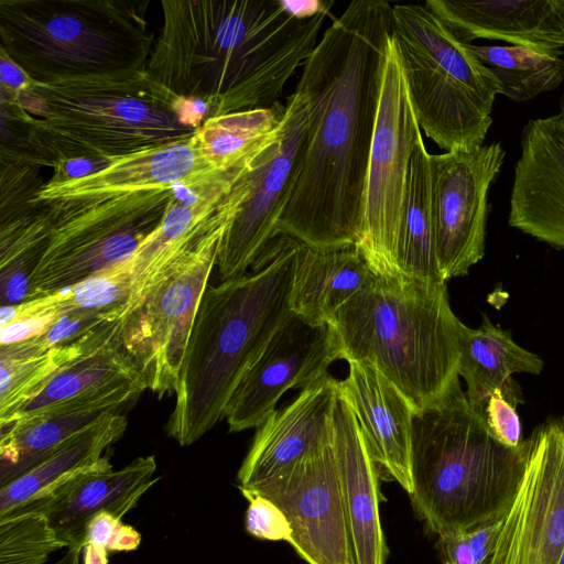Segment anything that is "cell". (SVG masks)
I'll return each instance as SVG.
<instances>
[{"label": "cell", "instance_id": "obj_1", "mask_svg": "<svg viewBox=\"0 0 564 564\" xmlns=\"http://www.w3.org/2000/svg\"><path fill=\"white\" fill-rule=\"evenodd\" d=\"M392 6L354 0L333 19L296 85L308 105L306 143L276 234L313 248L356 246Z\"/></svg>", "mask_w": 564, "mask_h": 564}, {"label": "cell", "instance_id": "obj_2", "mask_svg": "<svg viewBox=\"0 0 564 564\" xmlns=\"http://www.w3.org/2000/svg\"><path fill=\"white\" fill-rule=\"evenodd\" d=\"M334 1L163 0L147 75L209 117L269 108L318 43Z\"/></svg>", "mask_w": 564, "mask_h": 564}, {"label": "cell", "instance_id": "obj_3", "mask_svg": "<svg viewBox=\"0 0 564 564\" xmlns=\"http://www.w3.org/2000/svg\"><path fill=\"white\" fill-rule=\"evenodd\" d=\"M2 118L21 132L1 160L54 169L72 159H116L188 139L174 100L147 72L59 80L1 95Z\"/></svg>", "mask_w": 564, "mask_h": 564}, {"label": "cell", "instance_id": "obj_4", "mask_svg": "<svg viewBox=\"0 0 564 564\" xmlns=\"http://www.w3.org/2000/svg\"><path fill=\"white\" fill-rule=\"evenodd\" d=\"M299 243L279 235L253 263L252 272L205 290L167 424L169 435L181 446L197 442L225 417L242 378L292 313Z\"/></svg>", "mask_w": 564, "mask_h": 564}, {"label": "cell", "instance_id": "obj_5", "mask_svg": "<svg viewBox=\"0 0 564 564\" xmlns=\"http://www.w3.org/2000/svg\"><path fill=\"white\" fill-rule=\"evenodd\" d=\"M460 324L446 282L376 274L332 323L343 359L373 365L415 415L438 408L460 386Z\"/></svg>", "mask_w": 564, "mask_h": 564}, {"label": "cell", "instance_id": "obj_6", "mask_svg": "<svg viewBox=\"0 0 564 564\" xmlns=\"http://www.w3.org/2000/svg\"><path fill=\"white\" fill-rule=\"evenodd\" d=\"M530 438L500 443L457 387L413 417L412 508L437 536L501 520L521 481Z\"/></svg>", "mask_w": 564, "mask_h": 564}, {"label": "cell", "instance_id": "obj_7", "mask_svg": "<svg viewBox=\"0 0 564 564\" xmlns=\"http://www.w3.org/2000/svg\"><path fill=\"white\" fill-rule=\"evenodd\" d=\"M149 1L0 0V51L33 80L147 72Z\"/></svg>", "mask_w": 564, "mask_h": 564}, {"label": "cell", "instance_id": "obj_8", "mask_svg": "<svg viewBox=\"0 0 564 564\" xmlns=\"http://www.w3.org/2000/svg\"><path fill=\"white\" fill-rule=\"evenodd\" d=\"M395 41L420 129L440 149L484 145L502 86L425 3L392 6Z\"/></svg>", "mask_w": 564, "mask_h": 564}, {"label": "cell", "instance_id": "obj_9", "mask_svg": "<svg viewBox=\"0 0 564 564\" xmlns=\"http://www.w3.org/2000/svg\"><path fill=\"white\" fill-rule=\"evenodd\" d=\"M251 188L239 182L232 199L197 247L152 286L141 304L120 321L121 348L158 395L176 391L187 344L209 275L228 228Z\"/></svg>", "mask_w": 564, "mask_h": 564}, {"label": "cell", "instance_id": "obj_10", "mask_svg": "<svg viewBox=\"0 0 564 564\" xmlns=\"http://www.w3.org/2000/svg\"><path fill=\"white\" fill-rule=\"evenodd\" d=\"M421 129L391 34L366 177L359 249L376 275L399 276L397 248L410 160Z\"/></svg>", "mask_w": 564, "mask_h": 564}, {"label": "cell", "instance_id": "obj_11", "mask_svg": "<svg viewBox=\"0 0 564 564\" xmlns=\"http://www.w3.org/2000/svg\"><path fill=\"white\" fill-rule=\"evenodd\" d=\"M226 173L231 172L218 171L205 162L188 138L112 159L106 167L83 177L47 181L32 204L43 207L55 223L80 214L135 206L177 182L202 184Z\"/></svg>", "mask_w": 564, "mask_h": 564}, {"label": "cell", "instance_id": "obj_12", "mask_svg": "<svg viewBox=\"0 0 564 564\" xmlns=\"http://www.w3.org/2000/svg\"><path fill=\"white\" fill-rule=\"evenodd\" d=\"M505 156L500 142L430 154L435 252L446 282L468 274L485 254L488 193Z\"/></svg>", "mask_w": 564, "mask_h": 564}, {"label": "cell", "instance_id": "obj_13", "mask_svg": "<svg viewBox=\"0 0 564 564\" xmlns=\"http://www.w3.org/2000/svg\"><path fill=\"white\" fill-rule=\"evenodd\" d=\"M488 564H558L564 549V415L534 430Z\"/></svg>", "mask_w": 564, "mask_h": 564}, {"label": "cell", "instance_id": "obj_14", "mask_svg": "<svg viewBox=\"0 0 564 564\" xmlns=\"http://www.w3.org/2000/svg\"><path fill=\"white\" fill-rule=\"evenodd\" d=\"M286 516L289 544L307 564H352L347 520L333 442L250 489Z\"/></svg>", "mask_w": 564, "mask_h": 564}, {"label": "cell", "instance_id": "obj_15", "mask_svg": "<svg viewBox=\"0 0 564 564\" xmlns=\"http://www.w3.org/2000/svg\"><path fill=\"white\" fill-rule=\"evenodd\" d=\"M284 105L278 144L253 171L249 195L224 238L217 261L221 281L246 273L278 236V224L300 170L308 124V105L301 91L295 89Z\"/></svg>", "mask_w": 564, "mask_h": 564}, {"label": "cell", "instance_id": "obj_16", "mask_svg": "<svg viewBox=\"0 0 564 564\" xmlns=\"http://www.w3.org/2000/svg\"><path fill=\"white\" fill-rule=\"evenodd\" d=\"M337 359L343 351L334 326L313 325L291 313L234 392L225 414L229 431L259 427L286 390L317 382Z\"/></svg>", "mask_w": 564, "mask_h": 564}, {"label": "cell", "instance_id": "obj_17", "mask_svg": "<svg viewBox=\"0 0 564 564\" xmlns=\"http://www.w3.org/2000/svg\"><path fill=\"white\" fill-rule=\"evenodd\" d=\"M514 165L509 225L564 249V115L527 122Z\"/></svg>", "mask_w": 564, "mask_h": 564}, {"label": "cell", "instance_id": "obj_18", "mask_svg": "<svg viewBox=\"0 0 564 564\" xmlns=\"http://www.w3.org/2000/svg\"><path fill=\"white\" fill-rule=\"evenodd\" d=\"M156 467L154 455L137 457L117 470L101 457L47 496L11 512H41L66 547L84 546L87 522L100 512L123 519L159 480L153 478Z\"/></svg>", "mask_w": 564, "mask_h": 564}, {"label": "cell", "instance_id": "obj_19", "mask_svg": "<svg viewBox=\"0 0 564 564\" xmlns=\"http://www.w3.org/2000/svg\"><path fill=\"white\" fill-rule=\"evenodd\" d=\"M339 381L330 375L302 389L258 427L238 470V488L250 489L333 442Z\"/></svg>", "mask_w": 564, "mask_h": 564}, {"label": "cell", "instance_id": "obj_20", "mask_svg": "<svg viewBox=\"0 0 564 564\" xmlns=\"http://www.w3.org/2000/svg\"><path fill=\"white\" fill-rule=\"evenodd\" d=\"M340 393L354 411L372 459L410 495L413 408L398 388L369 362L348 361Z\"/></svg>", "mask_w": 564, "mask_h": 564}, {"label": "cell", "instance_id": "obj_21", "mask_svg": "<svg viewBox=\"0 0 564 564\" xmlns=\"http://www.w3.org/2000/svg\"><path fill=\"white\" fill-rule=\"evenodd\" d=\"M333 451L352 564H386L388 547L379 512V466L340 389L333 414Z\"/></svg>", "mask_w": 564, "mask_h": 564}, {"label": "cell", "instance_id": "obj_22", "mask_svg": "<svg viewBox=\"0 0 564 564\" xmlns=\"http://www.w3.org/2000/svg\"><path fill=\"white\" fill-rule=\"evenodd\" d=\"M462 43L499 40L543 50L564 47V0H426Z\"/></svg>", "mask_w": 564, "mask_h": 564}, {"label": "cell", "instance_id": "obj_23", "mask_svg": "<svg viewBox=\"0 0 564 564\" xmlns=\"http://www.w3.org/2000/svg\"><path fill=\"white\" fill-rule=\"evenodd\" d=\"M236 186L195 206L181 204L172 196L160 224L131 257L132 286L121 319L141 304L163 274L197 247L229 206Z\"/></svg>", "mask_w": 564, "mask_h": 564}, {"label": "cell", "instance_id": "obj_24", "mask_svg": "<svg viewBox=\"0 0 564 564\" xmlns=\"http://www.w3.org/2000/svg\"><path fill=\"white\" fill-rule=\"evenodd\" d=\"M356 246L318 249L299 243L290 306L313 325L332 324L337 312L372 278Z\"/></svg>", "mask_w": 564, "mask_h": 564}, {"label": "cell", "instance_id": "obj_25", "mask_svg": "<svg viewBox=\"0 0 564 564\" xmlns=\"http://www.w3.org/2000/svg\"><path fill=\"white\" fill-rule=\"evenodd\" d=\"M459 351L458 373L467 384L466 397L478 413L496 391H503L518 405L522 403L521 389L512 376L539 375L544 367L536 354L516 344L511 334L494 325L486 314L478 328L460 324Z\"/></svg>", "mask_w": 564, "mask_h": 564}, {"label": "cell", "instance_id": "obj_26", "mask_svg": "<svg viewBox=\"0 0 564 564\" xmlns=\"http://www.w3.org/2000/svg\"><path fill=\"white\" fill-rule=\"evenodd\" d=\"M126 429L127 419L117 411L109 412L64 441L32 468L0 487V517L47 496L74 475L94 465Z\"/></svg>", "mask_w": 564, "mask_h": 564}, {"label": "cell", "instance_id": "obj_27", "mask_svg": "<svg viewBox=\"0 0 564 564\" xmlns=\"http://www.w3.org/2000/svg\"><path fill=\"white\" fill-rule=\"evenodd\" d=\"M109 412L116 410L97 402L74 401L0 424V487Z\"/></svg>", "mask_w": 564, "mask_h": 564}, {"label": "cell", "instance_id": "obj_28", "mask_svg": "<svg viewBox=\"0 0 564 564\" xmlns=\"http://www.w3.org/2000/svg\"><path fill=\"white\" fill-rule=\"evenodd\" d=\"M285 105L274 104L206 119L191 137L198 155L214 169L235 172L269 154L278 143Z\"/></svg>", "mask_w": 564, "mask_h": 564}, {"label": "cell", "instance_id": "obj_29", "mask_svg": "<svg viewBox=\"0 0 564 564\" xmlns=\"http://www.w3.org/2000/svg\"><path fill=\"white\" fill-rule=\"evenodd\" d=\"M144 381L121 348L119 335L57 370L43 389L0 424L10 423L76 399L115 391Z\"/></svg>", "mask_w": 564, "mask_h": 564}, {"label": "cell", "instance_id": "obj_30", "mask_svg": "<svg viewBox=\"0 0 564 564\" xmlns=\"http://www.w3.org/2000/svg\"><path fill=\"white\" fill-rule=\"evenodd\" d=\"M119 321L68 346L48 348L41 337L0 346V421L35 397L63 366L112 339Z\"/></svg>", "mask_w": 564, "mask_h": 564}, {"label": "cell", "instance_id": "obj_31", "mask_svg": "<svg viewBox=\"0 0 564 564\" xmlns=\"http://www.w3.org/2000/svg\"><path fill=\"white\" fill-rule=\"evenodd\" d=\"M397 267L400 275L426 283L446 282L441 273L434 243L431 209L430 153L422 134L410 160L403 215L398 238Z\"/></svg>", "mask_w": 564, "mask_h": 564}, {"label": "cell", "instance_id": "obj_32", "mask_svg": "<svg viewBox=\"0 0 564 564\" xmlns=\"http://www.w3.org/2000/svg\"><path fill=\"white\" fill-rule=\"evenodd\" d=\"M133 269L131 257L106 268L75 285L34 297L18 305L1 306L0 326L30 315L61 316L74 311H119L130 296Z\"/></svg>", "mask_w": 564, "mask_h": 564}, {"label": "cell", "instance_id": "obj_33", "mask_svg": "<svg viewBox=\"0 0 564 564\" xmlns=\"http://www.w3.org/2000/svg\"><path fill=\"white\" fill-rule=\"evenodd\" d=\"M471 53L502 86V95L527 101L557 89L564 82L563 50H543L521 45L468 44Z\"/></svg>", "mask_w": 564, "mask_h": 564}, {"label": "cell", "instance_id": "obj_34", "mask_svg": "<svg viewBox=\"0 0 564 564\" xmlns=\"http://www.w3.org/2000/svg\"><path fill=\"white\" fill-rule=\"evenodd\" d=\"M66 547L47 518L37 511H14L0 517V564H46Z\"/></svg>", "mask_w": 564, "mask_h": 564}, {"label": "cell", "instance_id": "obj_35", "mask_svg": "<svg viewBox=\"0 0 564 564\" xmlns=\"http://www.w3.org/2000/svg\"><path fill=\"white\" fill-rule=\"evenodd\" d=\"M37 166L22 161L1 160V216L0 225L8 224L40 207L32 204V198L43 185Z\"/></svg>", "mask_w": 564, "mask_h": 564}, {"label": "cell", "instance_id": "obj_36", "mask_svg": "<svg viewBox=\"0 0 564 564\" xmlns=\"http://www.w3.org/2000/svg\"><path fill=\"white\" fill-rule=\"evenodd\" d=\"M120 321L119 311H74L61 315L41 339L48 348L76 344L100 330L105 325Z\"/></svg>", "mask_w": 564, "mask_h": 564}, {"label": "cell", "instance_id": "obj_37", "mask_svg": "<svg viewBox=\"0 0 564 564\" xmlns=\"http://www.w3.org/2000/svg\"><path fill=\"white\" fill-rule=\"evenodd\" d=\"M243 497L249 501L245 520L247 532L260 540L289 543L292 529L284 512L265 497L259 495Z\"/></svg>", "mask_w": 564, "mask_h": 564}, {"label": "cell", "instance_id": "obj_38", "mask_svg": "<svg viewBox=\"0 0 564 564\" xmlns=\"http://www.w3.org/2000/svg\"><path fill=\"white\" fill-rule=\"evenodd\" d=\"M91 543L108 552H128L137 550L141 543V534L122 519L100 512L86 524L84 544Z\"/></svg>", "mask_w": 564, "mask_h": 564}, {"label": "cell", "instance_id": "obj_39", "mask_svg": "<svg viewBox=\"0 0 564 564\" xmlns=\"http://www.w3.org/2000/svg\"><path fill=\"white\" fill-rule=\"evenodd\" d=\"M517 408L516 403L505 397L503 391H496L479 412L495 438L508 447H518L524 441Z\"/></svg>", "mask_w": 564, "mask_h": 564}, {"label": "cell", "instance_id": "obj_40", "mask_svg": "<svg viewBox=\"0 0 564 564\" xmlns=\"http://www.w3.org/2000/svg\"><path fill=\"white\" fill-rule=\"evenodd\" d=\"M58 318L54 314L30 315L0 326L1 345L19 343L43 335Z\"/></svg>", "mask_w": 564, "mask_h": 564}, {"label": "cell", "instance_id": "obj_41", "mask_svg": "<svg viewBox=\"0 0 564 564\" xmlns=\"http://www.w3.org/2000/svg\"><path fill=\"white\" fill-rule=\"evenodd\" d=\"M502 520V519H501ZM501 520L465 531L476 564H488L499 533Z\"/></svg>", "mask_w": 564, "mask_h": 564}, {"label": "cell", "instance_id": "obj_42", "mask_svg": "<svg viewBox=\"0 0 564 564\" xmlns=\"http://www.w3.org/2000/svg\"><path fill=\"white\" fill-rule=\"evenodd\" d=\"M437 546L443 564H476L465 532L438 536Z\"/></svg>", "mask_w": 564, "mask_h": 564}, {"label": "cell", "instance_id": "obj_43", "mask_svg": "<svg viewBox=\"0 0 564 564\" xmlns=\"http://www.w3.org/2000/svg\"><path fill=\"white\" fill-rule=\"evenodd\" d=\"M112 160V159H111ZM109 159H72L63 161L53 169V176L50 182H63L72 178L83 177L106 167Z\"/></svg>", "mask_w": 564, "mask_h": 564}, {"label": "cell", "instance_id": "obj_44", "mask_svg": "<svg viewBox=\"0 0 564 564\" xmlns=\"http://www.w3.org/2000/svg\"><path fill=\"white\" fill-rule=\"evenodd\" d=\"M1 95L14 96L26 90L32 79L4 52L0 51Z\"/></svg>", "mask_w": 564, "mask_h": 564}, {"label": "cell", "instance_id": "obj_45", "mask_svg": "<svg viewBox=\"0 0 564 564\" xmlns=\"http://www.w3.org/2000/svg\"><path fill=\"white\" fill-rule=\"evenodd\" d=\"M82 564H108V551L101 546L86 543L82 551Z\"/></svg>", "mask_w": 564, "mask_h": 564}, {"label": "cell", "instance_id": "obj_46", "mask_svg": "<svg viewBox=\"0 0 564 564\" xmlns=\"http://www.w3.org/2000/svg\"><path fill=\"white\" fill-rule=\"evenodd\" d=\"M83 546L66 547L65 553L51 564H80Z\"/></svg>", "mask_w": 564, "mask_h": 564}, {"label": "cell", "instance_id": "obj_47", "mask_svg": "<svg viewBox=\"0 0 564 564\" xmlns=\"http://www.w3.org/2000/svg\"><path fill=\"white\" fill-rule=\"evenodd\" d=\"M560 112L564 115V93L562 94L560 101Z\"/></svg>", "mask_w": 564, "mask_h": 564}, {"label": "cell", "instance_id": "obj_48", "mask_svg": "<svg viewBox=\"0 0 564 564\" xmlns=\"http://www.w3.org/2000/svg\"><path fill=\"white\" fill-rule=\"evenodd\" d=\"M558 564H564V549H563V552L561 554V558H560Z\"/></svg>", "mask_w": 564, "mask_h": 564}]
</instances>
